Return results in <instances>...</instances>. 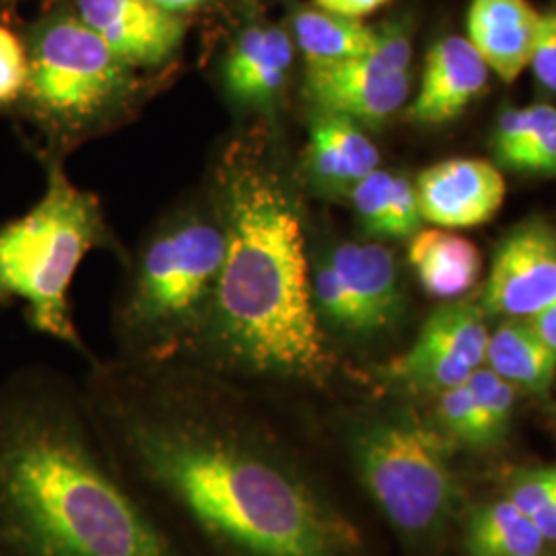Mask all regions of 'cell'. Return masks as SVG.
Returning a JSON list of instances; mask_svg holds the SVG:
<instances>
[{
  "instance_id": "cell-1",
  "label": "cell",
  "mask_w": 556,
  "mask_h": 556,
  "mask_svg": "<svg viewBox=\"0 0 556 556\" xmlns=\"http://www.w3.org/2000/svg\"><path fill=\"white\" fill-rule=\"evenodd\" d=\"M101 439L149 514L208 556H363L293 396L186 361L96 357L80 379Z\"/></svg>"
},
{
  "instance_id": "cell-2",
  "label": "cell",
  "mask_w": 556,
  "mask_h": 556,
  "mask_svg": "<svg viewBox=\"0 0 556 556\" xmlns=\"http://www.w3.org/2000/svg\"><path fill=\"white\" fill-rule=\"evenodd\" d=\"M213 192L225 227L219 287L199 338L176 361L287 396L332 392L346 367L314 316L309 241L289 179L260 149L236 147Z\"/></svg>"
},
{
  "instance_id": "cell-3",
  "label": "cell",
  "mask_w": 556,
  "mask_h": 556,
  "mask_svg": "<svg viewBox=\"0 0 556 556\" xmlns=\"http://www.w3.org/2000/svg\"><path fill=\"white\" fill-rule=\"evenodd\" d=\"M0 551L184 556L119 475L80 381L48 365L0 381Z\"/></svg>"
},
{
  "instance_id": "cell-4",
  "label": "cell",
  "mask_w": 556,
  "mask_h": 556,
  "mask_svg": "<svg viewBox=\"0 0 556 556\" xmlns=\"http://www.w3.org/2000/svg\"><path fill=\"white\" fill-rule=\"evenodd\" d=\"M324 431L358 489L408 546L427 548L445 534L462 503L454 443L408 397L369 390L338 406Z\"/></svg>"
},
{
  "instance_id": "cell-5",
  "label": "cell",
  "mask_w": 556,
  "mask_h": 556,
  "mask_svg": "<svg viewBox=\"0 0 556 556\" xmlns=\"http://www.w3.org/2000/svg\"><path fill=\"white\" fill-rule=\"evenodd\" d=\"M223 260L225 227L211 190L204 204L163 220L128 262L110 309L114 357H184L213 309Z\"/></svg>"
},
{
  "instance_id": "cell-6",
  "label": "cell",
  "mask_w": 556,
  "mask_h": 556,
  "mask_svg": "<svg viewBox=\"0 0 556 556\" xmlns=\"http://www.w3.org/2000/svg\"><path fill=\"white\" fill-rule=\"evenodd\" d=\"M110 245L100 200L77 188L59 160L50 161L41 199L0 225V307L21 305L36 334L93 361L75 319L71 287L85 256Z\"/></svg>"
},
{
  "instance_id": "cell-7",
  "label": "cell",
  "mask_w": 556,
  "mask_h": 556,
  "mask_svg": "<svg viewBox=\"0 0 556 556\" xmlns=\"http://www.w3.org/2000/svg\"><path fill=\"white\" fill-rule=\"evenodd\" d=\"M309 293L319 332L342 353L371 355L397 338L408 295L396 254L374 239H342L309 250Z\"/></svg>"
},
{
  "instance_id": "cell-8",
  "label": "cell",
  "mask_w": 556,
  "mask_h": 556,
  "mask_svg": "<svg viewBox=\"0 0 556 556\" xmlns=\"http://www.w3.org/2000/svg\"><path fill=\"white\" fill-rule=\"evenodd\" d=\"M126 64L77 17H59L36 31L27 48L25 96L60 124L91 119L116 100Z\"/></svg>"
},
{
  "instance_id": "cell-9",
  "label": "cell",
  "mask_w": 556,
  "mask_h": 556,
  "mask_svg": "<svg viewBox=\"0 0 556 556\" xmlns=\"http://www.w3.org/2000/svg\"><path fill=\"white\" fill-rule=\"evenodd\" d=\"M489 334L486 314L475 301L441 303L406 351L351 374V379L383 394L438 396L484 367Z\"/></svg>"
},
{
  "instance_id": "cell-10",
  "label": "cell",
  "mask_w": 556,
  "mask_h": 556,
  "mask_svg": "<svg viewBox=\"0 0 556 556\" xmlns=\"http://www.w3.org/2000/svg\"><path fill=\"white\" fill-rule=\"evenodd\" d=\"M413 50L410 23L388 21L379 27L378 46L371 54L307 66L305 98L318 114L351 119L361 128H379L410 98Z\"/></svg>"
},
{
  "instance_id": "cell-11",
  "label": "cell",
  "mask_w": 556,
  "mask_h": 556,
  "mask_svg": "<svg viewBox=\"0 0 556 556\" xmlns=\"http://www.w3.org/2000/svg\"><path fill=\"white\" fill-rule=\"evenodd\" d=\"M556 299V227L528 219L498 241L478 305L486 316L528 319Z\"/></svg>"
},
{
  "instance_id": "cell-12",
  "label": "cell",
  "mask_w": 556,
  "mask_h": 556,
  "mask_svg": "<svg viewBox=\"0 0 556 556\" xmlns=\"http://www.w3.org/2000/svg\"><path fill=\"white\" fill-rule=\"evenodd\" d=\"M422 220L439 229H475L497 217L507 184L493 161L454 157L415 179Z\"/></svg>"
},
{
  "instance_id": "cell-13",
  "label": "cell",
  "mask_w": 556,
  "mask_h": 556,
  "mask_svg": "<svg viewBox=\"0 0 556 556\" xmlns=\"http://www.w3.org/2000/svg\"><path fill=\"white\" fill-rule=\"evenodd\" d=\"M126 66H155L178 50L186 21L153 0H77V15Z\"/></svg>"
},
{
  "instance_id": "cell-14",
  "label": "cell",
  "mask_w": 556,
  "mask_h": 556,
  "mask_svg": "<svg viewBox=\"0 0 556 556\" xmlns=\"http://www.w3.org/2000/svg\"><path fill=\"white\" fill-rule=\"evenodd\" d=\"M489 87V66L472 43L459 36L435 41L425 60L420 87L406 118L441 126L459 118Z\"/></svg>"
},
{
  "instance_id": "cell-15",
  "label": "cell",
  "mask_w": 556,
  "mask_h": 556,
  "mask_svg": "<svg viewBox=\"0 0 556 556\" xmlns=\"http://www.w3.org/2000/svg\"><path fill=\"white\" fill-rule=\"evenodd\" d=\"M378 147L351 119L319 114L309 128L303 172L309 186L332 199H346L358 181L379 169Z\"/></svg>"
},
{
  "instance_id": "cell-16",
  "label": "cell",
  "mask_w": 556,
  "mask_h": 556,
  "mask_svg": "<svg viewBox=\"0 0 556 556\" xmlns=\"http://www.w3.org/2000/svg\"><path fill=\"white\" fill-rule=\"evenodd\" d=\"M540 11L530 0H472L466 40L507 85L530 66Z\"/></svg>"
},
{
  "instance_id": "cell-17",
  "label": "cell",
  "mask_w": 556,
  "mask_h": 556,
  "mask_svg": "<svg viewBox=\"0 0 556 556\" xmlns=\"http://www.w3.org/2000/svg\"><path fill=\"white\" fill-rule=\"evenodd\" d=\"M295 41L278 25H252L225 59V83L245 103H270L287 83Z\"/></svg>"
},
{
  "instance_id": "cell-18",
  "label": "cell",
  "mask_w": 556,
  "mask_h": 556,
  "mask_svg": "<svg viewBox=\"0 0 556 556\" xmlns=\"http://www.w3.org/2000/svg\"><path fill=\"white\" fill-rule=\"evenodd\" d=\"M408 264L429 298L452 303L466 299L477 287L482 256L470 239L431 227L408 239Z\"/></svg>"
},
{
  "instance_id": "cell-19",
  "label": "cell",
  "mask_w": 556,
  "mask_h": 556,
  "mask_svg": "<svg viewBox=\"0 0 556 556\" xmlns=\"http://www.w3.org/2000/svg\"><path fill=\"white\" fill-rule=\"evenodd\" d=\"M363 236L374 241H402L422 229L415 181L388 169H376L349 192Z\"/></svg>"
},
{
  "instance_id": "cell-20",
  "label": "cell",
  "mask_w": 556,
  "mask_h": 556,
  "mask_svg": "<svg viewBox=\"0 0 556 556\" xmlns=\"http://www.w3.org/2000/svg\"><path fill=\"white\" fill-rule=\"evenodd\" d=\"M484 367L514 386L517 392L551 396L556 381V357L532 332L526 319H501L489 334Z\"/></svg>"
},
{
  "instance_id": "cell-21",
  "label": "cell",
  "mask_w": 556,
  "mask_h": 556,
  "mask_svg": "<svg viewBox=\"0 0 556 556\" xmlns=\"http://www.w3.org/2000/svg\"><path fill=\"white\" fill-rule=\"evenodd\" d=\"M293 41L307 66L363 59L376 50L379 27L321 9H301L293 20Z\"/></svg>"
},
{
  "instance_id": "cell-22",
  "label": "cell",
  "mask_w": 556,
  "mask_h": 556,
  "mask_svg": "<svg viewBox=\"0 0 556 556\" xmlns=\"http://www.w3.org/2000/svg\"><path fill=\"white\" fill-rule=\"evenodd\" d=\"M546 544L534 519L507 497L477 507L464 534L468 556H542Z\"/></svg>"
},
{
  "instance_id": "cell-23",
  "label": "cell",
  "mask_w": 556,
  "mask_h": 556,
  "mask_svg": "<svg viewBox=\"0 0 556 556\" xmlns=\"http://www.w3.org/2000/svg\"><path fill=\"white\" fill-rule=\"evenodd\" d=\"M433 397L435 400L431 420L454 445H464L475 452L493 450V441L486 433L484 420L478 413L477 402L468 383L445 390Z\"/></svg>"
},
{
  "instance_id": "cell-24",
  "label": "cell",
  "mask_w": 556,
  "mask_h": 556,
  "mask_svg": "<svg viewBox=\"0 0 556 556\" xmlns=\"http://www.w3.org/2000/svg\"><path fill=\"white\" fill-rule=\"evenodd\" d=\"M466 383L475 396L478 413L484 420L493 447H497L511 429L514 413H516L517 390L486 367L477 369Z\"/></svg>"
},
{
  "instance_id": "cell-25",
  "label": "cell",
  "mask_w": 556,
  "mask_h": 556,
  "mask_svg": "<svg viewBox=\"0 0 556 556\" xmlns=\"http://www.w3.org/2000/svg\"><path fill=\"white\" fill-rule=\"evenodd\" d=\"M534 130L503 169L530 176H556V108L544 101L534 103Z\"/></svg>"
},
{
  "instance_id": "cell-26",
  "label": "cell",
  "mask_w": 556,
  "mask_h": 556,
  "mask_svg": "<svg viewBox=\"0 0 556 556\" xmlns=\"http://www.w3.org/2000/svg\"><path fill=\"white\" fill-rule=\"evenodd\" d=\"M505 497L534 519L556 501V462L514 472L507 478Z\"/></svg>"
},
{
  "instance_id": "cell-27",
  "label": "cell",
  "mask_w": 556,
  "mask_h": 556,
  "mask_svg": "<svg viewBox=\"0 0 556 556\" xmlns=\"http://www.w3.org/2000/svg\"><path fill=\"white\" fill-rule=\"evenodd\" d=\"M27 83V48L0 25V103L17 100Z\"/></svg>"
},
{
  "instance_id": "cell-28",
  "label": "cell",
  "mask_w": 556,
  "mask_h": 556,
  "mask_svg": "<svg viewBox=\"0 0 556 556\" xmlns=\"http://www.w3.org/2000/svg\"><path fill=\"white\" fill-rule=\"evenodd\" d=\"M530 68L542 91L556 96V9L540 13Z\"/></svg>"
},
{
  "instance_id": "cell-29",
  "label": "cell",
  "mask_w": 556,
  "mask_h": 556,
  "mask_svg": "<svg viewBox=\"0 0 556 556\" xmlns=\"http://www.w3.org/2000/svg\"><path fill=\"white\" fill-rule=\"evenodd\" d=\"M321 11L349 20H363L379 11L388 0H314Z\"/></svg>"
},
{
  "instance_id": "cell-30",
  "label": "cell",
  "mask_w": 556,
  "mask_h": 556,
  "mask_svg": "<svg viewBox=\"0 0 556 556\" xmlns=\"http://www.w3.org/2000/svg\"><path fill=\"white\" fill-rule=\"evenodd\" d=\"M526 321L532 328V332L546 344V349L556 357V299L542 312H538L536 316H532Z\"/></svg>"
},
{
  "instance_id": "cell-31",
  "label": "cell",
  "mask_w": 556,
  "mask_h": 556,
  "mask_svg": "<svg viewBox=\"0 0 556 556\" xmlns=\"http://www.w3.org/2000/svg\"><path fill=\"white\" fill-rule=\"evenodd\" d=\"M534 523L538 526V530L542 532V536L546 538V542H556V501L546 507L542 514H538L534 517Z\"/></svg>"
},
{
  "instance_id": "cell-32",
  "label": "cell",
  "mask_w": 556,
  "mask_h": 556,
  "mask_svg": "<svg viewBox=\"0 0 556 556\" xmlns=\"http://www.w3.org/2000/svg\"><path fill=\"white\" fill-rule=\"evenodd\" d=\"M157 7L169 11V13H184V11H190V9H197L200 4H204L206 0H153Z\"/></svg>"
}]
</instances>
